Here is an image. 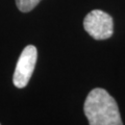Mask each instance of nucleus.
Listing matches in <instances>:
<instances>
[{"label":"nucleus","instance_id":"nucleus-4","mask_svg":"<svg viewBox=\"0 0 125 125\" xmlns=\"http://www.w3.org/2000/svg\"><path fill=\"white\" fill-rule=\"evenodd\" d=\"M42 0H16L17 7L23 13H28L36 7Z\"/></svg>","mask_w":125,"mask_h":125},{"label":"nucleus","instance_id":"nucleus-3","mask_svg":"<svg viewBox=\"0 0 125 125\" xmlns=\"http://www.w3.org/2000/svg\"><path fill=\"white\" fill-rule=\"evenodd\" d=\"M37 58L38 51L33 45L26 46L22 50L13 76V83L15 87L22 89L28 84L31 75L33 73L34 67H36Z\"/></svg>","mask_w":125,"mask_h":125},{"label":"nucleus","instance_id":"nucleus-1","mask_svg":"<svg viewBox=\"0 0 125 125\" xmlns=\"http://www.w3.org/2000/svg\"><path fill=\"white\" fill-rule=\"evenodd\" d=\"M83 111L91 125H122L123 123L116 100L104 89L96 88L89 93Z\"/></svg>","mask_w":125,"mask_h":125},{"label":"nucleus","instance_id":"nucleus-2","mask_svg":"<svg viewBox=\"0 0 125 125\" xmlns=\"http://www.w3.org/2000/svg\"><path fill=\"white\" fill-rule=\"evenodd\" d=\"M83 28L95 40H106L114 32V22L108 14L100 10H94L85 16Z\"/></svg>","mask_w":125,"mask_h":125}]
</instances>
